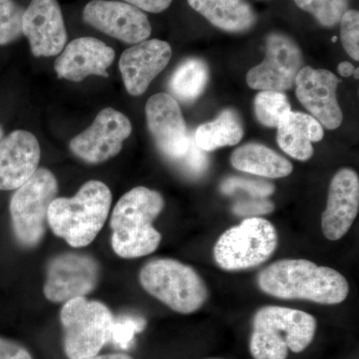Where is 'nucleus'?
I'll return each mask as SVG.
<instances>
[{"label":"nucleus","instance_id":"1","mask_svg":"<svg viewBox=\"0 0 359 359\" xmlns=\"http://www.w3.org/2000/svg\"><path fill=\"white\" fill-rule=\"evenodd\" d=\"M264 294L280 299H302L325 306L341 304L349 294L348 282L337 269L308 259H285L269 264L257 276Z\"/></svg>","mask_w":359,"mask_h":359},{"label":"nucleus","instance_id":"2","mask_svg":"<svg viewBox=\"0 0 359 359\" xmlns=\"http://www.w3.org/2000/svg\"><path fill=\"white\" fill-rule=\"evenodd\" d=\"M165 202L157 191L137 187L118 201L111 216L113 250L123 259H137L153 254L162 236L153 223L164 209Z\"/></svg>","mask_w":359,"mask_h":359},{"label":"nucleus","instance_id":"3","mask_svg":"<svg viewBox=\"0 0 359 359\" xmlns=\"http://www.w3.org/2000/svg\"><path fill=\"white\" fill-rule=\"evenodd\" d=\"M112 204L109 187L89 181L72 198H55L49 205L47 224L68 245L83 248L102 230Z\"/></svg>","mask_w":359,"mask_h":359},{"label":"nucleus","instance_id":"4","mask_svg":"<svg viewBox=\"0 0 359 359\" xmlns=\"http://www.w3.org/2000/svg\"><path fill=\"white\" fill-rule=\"evenodd\" d=\"M316 318L299 309L266 306L252 321L250 353L255 359H287L290 351L302 353L313 341Z\"/></svg>","mask_w":359,"mask_h":359},{"label":"nucleus","instance_id":"5","mask_svg":"<svg viewBox=\"0 0 359 359\" xmlns=\"http://www.w3.org/2000/svg\"><path fill=\"white\" fill-rule=\"evenodd\" d=\"M143 289L176 313L191 314L203 308L209 290L196 269L173 259L148 262L139 273Z\"/></svg>","mask_w":359,"mask_h":359},{"label":"nucleus","instance_id":"6","mask_svg":"<svg viewBox=\"0 0 359 359\" xmlns=\"http://www.w3.org/2000/svg\"><path fill=\"white\" fill-rule=\"evenodd\" d=\"M63 347L69 359L97 355L111 340L114 316L105 304L84 297L65 302L60 313Z\"/></svg>","mask_w":359,"mask_h":359},{"label":"nucleus","instance_id":"7","mask_svg":"<svg viewBox=\"0 0 359 359\" xmlns=\"http://www.w3.org/2000/svg\"><path fill=\"white\" fill-rule=\"evenodd\" d=\"M276 226L259 217L244 219L222 233L214 247V259L224 271H240L261 266L275 254Z\"/></svg>","mask_w":359,"mask_h":359},{"label":"nucleus","instance_id":"8","mask_svg":"<svg viewBox=\"0 0 359 359\" xmlns=\"http://www.w3.org/2000/svg\"><path fill=\"white\" fill-rule=\"evenodd\" d=\"M57 193V180L45 168L37 169L32 178L16 189L9 210L14 235L23 247H35L41 242L49 205Z\"/></svg>","mask_w":359,"mask_h":359},{"label":"nucleus","instance_id":"9","mask_svg":"<svg viewBox=\"0 0 359 359\" xmlns=\"http://www.w3.org/2000/svg\"><path fill=\"white\" fill-rule=\"evenodd\" d=\"M100 266L88 255L67 254L53 257L47 266L43 292L48 301L61 304L85 297L95 289Z\"/></svg>","mask_w":359,"mask_h":359},{"label":"nucleus","instance_id":"10","mask_svg":"<svg viewBox=\"0 0 359 359\" xmlns=\"http://www.w3.org/2000/svg\"><path fill=\"white\" fill-rule=\"evenodd\" d=\"M266 47V59L249 71L248 84L261 91L283 92L292 88L304 65L301 49L294 40L280 33L269 34Z\"/></svg>","mask_w":359,"mask_h":359},{"label":"nucleus","instance_id":"11","mask_svg":"<svg viewBox=\"0 0 359 359\" xmlns=\"http://www.w3.org/2000/svg\"><path fill=\"white\" fill-rule=\"evenodd\" d=\"M132 133L131 122L123 113L106 108L93 124L70 142V150L89 164H99L119 154L123 142Z\"/></svg>","mask_w":359,"mask_h":359},{"label":"nucleus","instance_id":"12","mask_svg":"<svg viewBox=\"0 0 359 359\" xmlns=\"http://www.w3.org/2000/svg\"><path fill=\"white\" fill-rule=\"evenodd\" d=\"M83 20L101 32L128 44L145 41L152 32L143 11L117 0H92L85 6Z\"/></svg>","mask_w":359,"mask_h":359},{"label":"nucleus","instance_id":"13","mask_svg":"<svg viewBox=\"0 0 359 359\" xmlns=\"http://www.w3.org/2000/svg\"><path fill=\"white\" fill-rule=\"evenodd\" d=\"M149 131L167 158L181 161L190 150L193 136L187 128L178 102L173 96L158 93L146 104Z\"/></svg>","mask_w":359,"mask_h":359},{"label":"nucleus","instance_id":"14","mask_svg":"<svg viewBox=\"0 0 359 359\" xmlns=\"http://www.w3.org/2000/svg\"><path fill=\"white\" fill-rule=\"evenodd\" d=\"M22 32L36 57L60 54L67 41V32L58 2L32 0L23 14Z\"/></svg>","mask_w":359,"mask_h":359},{"label":"nucleus","instance_id":"15","mask_svg":"<svg viewBox=\"0 0 359 359\" xmlns=\"http://www.w3.org/2000/svg\"><path fill=\"white\" fill-rule=\"evenodd\" d=\"M339 78L325 69L302 68L295 79L297 97L299 102L325 128L334 130L341 125L342 116L337 99Z\"/></svg>","mask_w":359,"mask_h":359},{"label":"nucleus","instance_id":"16","mask_svg":"<svg viewBox=\"0 0 359 359\" xmlns=\"http://www.w3.org/2000/svg\"><path fill=\"white\" fill-rule=\"evenodd\" d=\"M359 211L358 175L344 168L334 175L328 190L327 204L321 215V230L330 241H339L346 235Z\"/></svg>","mask_w":359,"mask_h":359},{"label":"nucleus","instance_id":"17","mask_svg":"<svg viewBox=\"0 0 359 359\" xmlns=\"http://www.w3.org/2000/svg\"><path fill=\"white\" fill-rule=\"evenodd\" d=\"M171 57V46L159 39L145 40L123 52L119 68L128 93L133 96L145 93Z\"/></svg>","mask_w":359,"mask_h":359},{"label":"nucleus","instance_id":"18","mask_svg":"<svg viewBox=\"0 0 359 359\" xmlns=\"http://www.w3.org/2000/svg\"><path fill=\"white\" fill-rule=\"evenodd\" d=\"M40 146L30 132L16 130L0 141V191L16 190L39 169Z\"/></svg>","mask_w":359,"mask_h":359},{"label":"nucleus","instance_id":"19","mask_svg":"<svg viewBox=\"0 0 359 359\" xmlns=\"http://www.w3.org/2000/svg\"><path fill=\"white\" fill-rule=\"evenodd\" d=\"M115 59V51L93 37H81L65 47L55 60L59 78L80 82L90 75L109 77L107 69Z\"/></svg>","mask_w":359,"mask_h":359},{"label":"nucleus","instance_id":"20","mask_svg":"<svg viewBox=\"0 0 359 359\" xmlns=\"http://www.w3.org/2000/svg\"><path fill=\"white\" fill-rule=\"evenodd\" d=\"M323 138V126L313 116L292 112L283 118L278 126V146L290 157L308 161L313 157V142Z\"/></svg>","mask_w":359,"mask_h":359},{"label":"nucleus","instance_id":"21","mask_svg":"<svg viewBox=\"0 0 359 359\" xmlns=\"http://www.w3.org/2000/svg\"><path fill=\"white\" fill-rule=\"evenodd\" d=\"M188 2L212 25L226 32H245L257 21L254 9L245 0H188Z\"/></svg>","mask_w":359,"mask_h":359},{"label":"nucleus","instance_id":"22","mask_svg":"<svg viewBox=\"0 0 359 359\" xmlns=\"http://www.w3.org/2000/svg\"><path fill=\"white\" fill-rule=\"evenodd\" d=\"M231 166L264 178L278 179L287 177L292 172L289 160L261 144H247L238 148L231 156Z\"/></svg>","mask_w":359,"mask_h":359},{"label":"nucleus","instance_id":"23","mask_svg":"<svg viewBox=\"0 0 359 359\" xmlns=\"http://www.w3.org/2000/svg\"><path fill=\"white\" fill-rule=\"evenodd\" d=\"M243 125L237 113L224 110L215 121L201 125L193 136L194 143L205 152L233 146L242 140Z\"/></svg>","mask_w":359,"mask_h":359},{"label":"nucleus","instance_id":"24","mask_svg":"<svg viewBox=\"0 0 359 359\" xmlns=\"http://www.w3.org/2000/svg\"><path fill=\"white\" fill-rule=\"evenodd\" d=\"M209 79V69L200 59H187L170 78L169 89L175 99L192 102L203 93Z\"/></svg>","mask_w":359,"mask_h":359},{"label":"nucleus","instance_id":"25","mask_svg":"<svg viewBox=\"0 0 359 359\" xmlns=\"http://www.w3.org/2000/svg\"><path fill=\"white\" fill-rule=\"evenodd\" d=\"M255 110L257 120L266 127H276L290 112V105L287 96L282 92L262 91L255 100Z\"/></svg>","mask_w":359,"mask_h":359},{"label":"nucleus","instance_id":"26","mask_svg":"<svg viewBox=\"0 0 359 359\" xmlns=\"http://www.w3.org/2000/svg\"><path fill=\"white\" fill-rule=\"evenodd\" d=\"M302 11L313 14L321 25L332 27L348 11L349 0H294Z\"/></svg>","mask_w":359,"mask_h":359},{"label":"nucleus","instance_id":"27","mask_svg":"<svg viewBox=\"0 0 359 359\" xmlns=\"http://www.w3.org/2000/svg\"><path fill=\"white\" fill-rule=\"evenodd\" d=\"M25 9L14 0H0V45L20 39Z\"/></svg>","mask_w":359,"mask_h":359},{"label":"nucleus","instance_id":"28","mask_svg":"<svg viewBox=\"0 0 359 359\" xmlns=\"http://www.w3.org/2000/svg\"><path fill=\"white\" fill-rule=\"evenodd\" d=\"M341 42L348 55L354 60H359V13L349 9L340 20Z\"/></svg>","mask_w":359,"mask_h":359},{"label":"nucleus","instance_id":"29","mask_svg":"<svg viewBox=\"0 0 359 359\" xmlns=\"http://www.w3.org/2000/svg\"><path fill=\"white\" fill-rule=\"evenodd\" d=\"M221 190L224 194H231L237 190H243L254 197L266 198L273 193L275 186L269 182L261 181V180L231 177L222 184Z\"/></svg>","mask_w":359,"mask_h":359},{"label":"nucleus","instance_id":"30","mask_svg":"<svg viewBox=\"0 0 359 359\" xmlns=\"http://www.w3.org/2000/svg\"><path fill=\"white\" fill-rule=\"evenodd\" d=\"M143 327L144 321L140 318L130 316L114 318L110 341L114 342L115 346L120 347V348H128L132 339H133L134 334L140 332Z\"/></svg>","mask_w":359,"mask_h":359},{"label":"nucleus","instance_id":"31","mask_svg":"<svg viewBox=\"0 0 359 359\" xmlns=\"http://www.w3.org/2000/svg\"><path fill=\"white\" fill-rule=\"evenodd\" d=\"M204 152L205 151L197 147L193 140L190 150L188 151L185 157L180 161V162L183 163V167L186 172L197 175L204 171L208 164L207 156Z\"/></svg>","mask_w":359,"mask_h":359},{"label":"nucleus","instance_id":"32","mask_svg":"<svg viewBox=\"0 0 359 359\" xmlns=\"http://www.w3.org/2000/svg\"><path fill=\"white\" fill-rule=\"evenodd\" d=\"M273 209H275V205L271 201L259 198V199L248 201V202L238 203L233 207V212L238 215L254 216V215L269 214V212H273Z\"/></svg>","mask_w":359,"mask_h":359},{"label":"nucleus","instance_id":"33","mask_svg":"<svg viewBox=\"0 0 359 359\" xmlns=\"http://www.w3.org/2000/svg\"><path fill=\"white\" fill-rule=\"evenodd\" d=\"M0 359H32V354L20 344L0 339Z\"/></svg>","mask_w":359,"mask_h":359},{"label":"nucleus","instance_id":"34","mask_svg":"<svg viewBox=\"0 0 359 359\" xmlns=\"http://www.w3.org/2000/svg\"><path fill=\"white\" fill-rule=\"evenodd\" d=\"M126 4H131L142 11L151 13H160L166 11L171 6L173 0H122Z\"/></svg>","mask_w":359,"mask_h":359},{"label":"nucleus","instance_id":"35","mask_svg":"<svg viewBox=\"0 0 359 359\" xmlns=\"http://www.w3.org/2000/svg\"><path fill=\"white\" fill-rule=\"evenodd\" d=\"M354 66L349 62H342L339 65V72L342 77H349L353 75Z\"/></svg>","mask_w":359,"mask_h":359},{"label":"nucleus","instance_id":"36","mask_svg":"<svg viewBox=\"0 0 359 359\" xmlns=\"http://www.w3.org/2000/svg\"><path fill=\"white\" fill-rule=\"evenodd\" d=\"M84 359H134L132 356L128 355V354L125 353H111V354H104V355H97L91 356V358H87Z\"/></svg>","mask_w":359,"mask_h":359},{"label":"nucleus","instance_id":"37","mask_svg":"<svg viewBox=\"0 0 359 359\" xmlns=\"http://www.w3.org/2000/svg\"><path fill=\"white\" fill-rule=\"evenodd\" d=\"M4 129H2V127L0 126V141H1L2 139H4Z\"/></svg>","mask_w":359,"mask_h":359},{"label":"nucleus","instance_id":"38","mask_svg":"<svg viewBox=\"0 0 359 359\" xmlns=\"http://www.w3.org/2000/svg\"><path fill=\"white\" fill-rule=\"evenodd\" d=\"M358 71H359L358 68H356V69H354L353 75H354V77L356 78V79H358V74H359Z\"/></svg>","mask_w":359,"mask_h":359},{"label":"nucleus","instance_id":"39","mask_svg":"<svg viewBox=\"0 0 359 359\" xmlns=\"http://www.w3.org/2000/svg\"><path fill=\"white\" fill-rule=\"evenodd\" d=\"M332 41H334V42L337 41V36H334V39H332Z\"/></svg>","mask_w":359,"mask_h":359},{"label":"nucleus","instance_id":"40","mask_svg":"<svg viewBox=\"0 0 359 359\" xmlns=\"http://www.w3.org/2000/svg\"><path fill=\"white\" fill-rule=\"evenodd\" d=\"M205 359H223V358H205Z\"/></svg>","mask_w":359,"mask_h":359}]
</instances>
